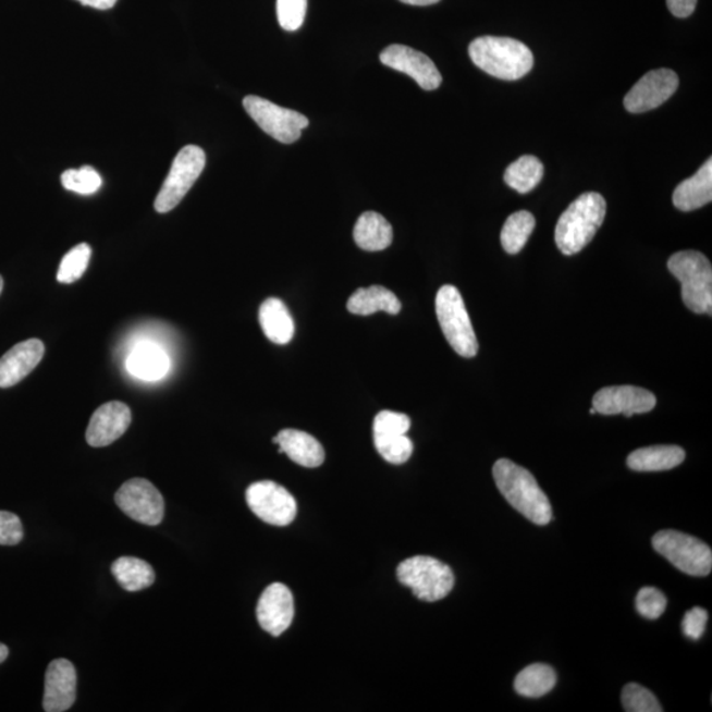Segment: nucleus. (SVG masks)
I'll list each match as a JSON object with an SVG mask.
<instances>
[{
	"label": "nucleus",
	"instance_id": "obj_12",
	"mask_svg": "<svg viewBox=\"0 0 712 712\" xmlns=\"http://www.w3.org/2000/svg\"><path fill=\"white\" fill-rule=\"evenodd\" d=\"M679 79L671 69H655L639 79L624 98V106L633 114L660 108L678 89Z\"/></svg>",
	"mask_w": 712,
	"mask_h": 712
},
{
	"label": "nucleus",
	"instance_id": "obj_31",
	"mask_svg": "<svg viewBox=\"0 0 712 712\" xmlns=\"http://www.w3.org/2000/svg\"><path fill=\"white\" fill-rule=\"evenodd\" d=\"M91 258V247L86 243L74 247L61 260L58 271V280L62 284H72L74 281L83 278V274L89 267Z\"/></svg>",
	"mask_w": 712,
	"mask_h": 712
},
{
	"label": "nucleus",
	"instance_id": "obj_1",
	"mask_svg": "<svg viewBox=\"0 0 712 712\" xmlns=\"http://www.w3.org/2000/svg\"><path fill=\"white\" fill-rule=\"evenodd\" d=\"M492 474L505 501L524 517L541 527L552 521L551 502L526 468L510 459H499Z\"/></svg>",
	"mask_w": 712,
	"mask_h": 712
},
{
	"label": "nucleus",
	"instance_id": "obj_15",
	"mask_svg": "<svg viewBox=\"0 0 712 712\" xmlns=\"http://www.w3.org/2000/svg\"><path fill=\"white\" fill-rule=\"evenodd\" d=\"M256 616L266 633L274 637L283 635L295 617V602L289 587L283 584L268 586L259 599Z\"/></svg>",
	"mask_w": 712,
	"mask_h": 712
},
{
	"label": "nucleus",
	"instance_id": "obj_38",
	"mask_svg": "<svg viewBox=\"0 0 712 712\" xmlns=\"http://www.w3.org/2000/svg\"><path fill=\"white\" fill-rule=\"evenodd\" d=\"M698 0H666L667 9L676 17H689L696 11Z\"/></svg>",
	"mask_w": 712,
	"mask_h": 712
},
{
	"label": "nucleus",
	"instance_id": "obj_34",
	"mask_svg": "<svg viewBox=\"0 0 712 712\" xmlns=\"http://www.w3.org/2000/svg\"><path fill=\"white\" fill-rule=\"evenodd\" d=\"M308 0H278V21L280 27L293 33L303 26Z\"/></svg>",
	"mask_w": 712,
	"mask_h": 712
},
{
	"label": "nucleus",
	"instance_id": "obj_25",
	"mask_svg": "<svg viewBox=\"0 0 712 712\" xmlns=\"http://www.w3.org/2000/svg\"><path fill=\"white\" fill-rule=\"evenodd\" d=\"M347 309L349 314L356 316H371L377 311H385V314L395 316L402 310V303L395 293L384 286L372 285L355 291L348 298Z\"/></svg>",
	"mask_w": 712,
	"mask_h": 712
},
{
	"label": "nucleus",
	"instance_id": "obj_33",
	"mask_svg": "<svg viewBox=\"0 0 712 712\" xmlns=\"http://www.w3.org/2000/svg\"><path fill=\"white\" fill-rule=\"evenodd\" d=\"M622 703L627 712H661L662 708L652 691L637 684L624 686Z\"/></svg>",
	"mask_w": 712,
	"mask_h": 712
},
{
	"label": "nucleus",
	"instance_id": "obj_29",
	"mask_svg": "<svg viewBox=\"0 0 712 712\" xmlns=\"http://www.w3.org/2000/svg\"><path fill=\"white\" fill-rule=\"evenodd\" d=\"M543 176L542 162L535 156L526 155L512 162L504 174V181L512 189L527 195L532 192Z\"/></svg>",
	"mask_w": 712,
	"mask_h": 712
},
{
	"label": "nucleus",
	"instance_id": "obj_9",
	"mask_svg": "<svg viewBox=\"0 0 712 712\" xmlns=\"http://www.w3.org/2000/svg\"><path fill=\"white\" fill-rule=\"evenodd\" d=\"M247 114L266 134L284 145H292L309 126V119L295 110L281 108L265 98L248 96L243 99Z\"/></svg>",
	"mask_w": 712,
	"mask_h": 712
},
{
	"label": "nucleus",
	"instance_id": "obj_5",
	"mask_svg": "<svg viewBox=\"0 0 712 712\" xmlns=\"http://www.w3.org/2000/svg\"><path fill=\"white\" fill-rule=\"evenodd\" d=\"M435 314L449 345L465 358H474L479 345L467 314L464 298L453 285H443L437 293Z\"/></svg>",
	"mask_w": 712,
	"mask_h": 712
},
{
	"label": "nucleus",
	"instance_id": "obj_37",
	"mask_svg": "<svg viewBox=\"0 0 712 712\" xmlns=\"http://www.w3.org/2000/svg\"><path fill=\"white\" fill-rule=\"evenodd\" d=\"M708 611L701 607H695L690 611H687L683 622L685 636L695 641L701 639L704 634L705 626H708Z\"/></svg>",
	"mask_w": 712,
	"mask_h": 712
},
{
	"label": "nucleus",
	"instance_id": "obj_13",
	"mask_svg": "<svg viewBox=\"0 0 712 712\" xmlns=\"http://www.w3.org/2000/svg\"><path fill=\"white\" fill-rule=\"evenodd\" d=\"M655 404L658 398L651 391L634 385L605 386L592 398V408L604 416L648 414Z\"/></svg>",
	"mask_w": 712,
	"mask_h": 712
},
{
	"label": "nucleus",
	"instance_id": "obj_40",
	"mask_svg": "<svg viewBox=\"0 0 712 712\" xmlns=\"http://www.w3.org/2000/svg\"><path fill=\"white\" fill-rule=\"evenodd\" d=\"M400 2L409 5H430L441 2V0H400Z\"/></svg>",
	"mask_w": 712,
	"mask_h": 712
},
{
	"label": "nucleus",
	"instance_id": "obj_11",
	"mask_svg": "<svg viewBox=\"0 0 712 712\" xmlns=\"http://www.w3.org/2000/svg\"><path fill=\"white\" fill-rule=\"evenodd\" d=\"M115 503L133 520L148 527L159 526L164 518V498L146 479L135 478L124 483L115 493Z\"/></svg>",
	"mask_w": 712,
	"mask_h": 712
},
{
	"label": "nucleus",
	"instance_id": "obj_23",
	"mask_svg": "<svg viewBox=\"0 0 712 712\" xmlns=\"http://www.w3.org/2000/svg\"><path fill=\"white\" fill-rule=\"evenodd\" d=\"M259 321L267 339L277 345H286L295 335V322L286 305L279 298H268L261 304Z\"/></svg>",
	"mask_w": 712,
	"mask_h": 712
},
{
	"label": "nucleus",
	"instance_id": "obj_35",
	"mask_svg": "<svg viewBox=\"0 0 712 712\" xmlns=\"http://www.w3.org/2000/svg\"><path fill=\"white\" fill-rule=\"evenodd\" d=\"M666 598L660 590L654 587H645L636 597V609L646 619L655 621L664 614L666 610Z\"/></svg>",
	"mask_w": 712,
	"mask_h": 712
},
{
	"label": "nucleus",
	"instance_id": "obj_21",
	"mask_svg": "<svg viewBox=\"0 0 712 712\" xmlns=\"http://www.w3.org/2000/svg\"><path fill=\"white\" fill-rule=\"evenodd\" d=\"M712 199V160L704 162L695 176L680 183L673 193V204L680 211L703 208Z\"/></svg>",
	"mask_w": 712,
	"mask_h": 712
},
{
	"label": "nucleus",
	"instance_id": "obj_4",
	"mask_svg": "<svg viewBox=\"0 0 712 712\" xmlns=\"http://www.w3.org/2000/svg\"><path fill=\"white\" fill-rule=\"evenodd\" d=\"M667 268L683 285V299L687 308L697 315H711L712 268L710 260L698 251L674 254Z\"/></svg>",
	"mask_w": 712,
	"mask_h": 712
},
{
	"label": "nucleus",
	"instance_id": "obj_24",
	"mask_svg": "<svg viewBox=\"0 0 712 712\" xmlns=\"http://www.w3.org/2000/svg\"><path fill=\"white\" fill-rule=\"evenodd\" d=\"M354 241L365 251H383L392 245L391 223L379 212L367 211L355 224Z\"/></svg>",
	"mask_w": 712,
	"mask_h": 712
},
{
	"label": "nucleus",
	"instance_id": "obj_42",
	"mask_svg": "<svg viewBox=\"0 0 712 712\" xmlns=\"http://www.w3.org/2000/svg\"><path fill=\"white\" fill-rule=\"evenodd\" d=\"M3 284H4L3 283V278L0 277V293H2V291H3Z\"/></svg>",
	"mask_w": 712,
	"mask_h": 712
},
{
	"label": "nucleus",
	"instance_id": "obj_22",
	"mask_svg": "<svg viewBox=\"0 0 712 712\" xmlns=\"http://www.w3.org/2000/svg\"><path fill=\"white\" fill-rule=\"evenodd\" d=\"M170 358L164 349L154 343L143 342L131 352L126 366L133 377L147 382H155L170 371Z\"/></svg>",
	"mask_w": 712,
	"mask_h": 712
},
{
	"label": "nucleus",
	"instance_id": "obj_28",
	"mask_svg": "<svg viewBox=\"0 0 712 712\" xmlns=\"http://www.w3.org/2000/svg\"><path fill=\"white\" fill-rule=\"evenodd\" d=\"M555 683H557V676L551 666L533 664L517 674L514 686L517 695L540 698L552 691Z\"/></svg>",
	"mask_w": 712,
	"mask_h": 712
},
{
	"label": "nucleus",
	"instance_id": "obj_27",
	"mask_svg": "<svg viewBox=\"0 0 712 712\" xmlns=\"http://www.w3.org/2000/svg\"><path fill=\"white\" fill-rule=\"evenodd\" d=\"M111 573L116 582L130 592L148 589L155 584L154 567L139 558H118L111 566Z\"/></svg>",
	"mask_w": 712,
	"mask_h": 712
},
{
	"label": "nucleus",
	"instance_id": "obj_18",
	"mask_svg": "<svg viewBox=\"0 0 712 712\" xmlns=\"http://www.w3.org/2000/svg\"><path fill=\"white\" fill-rule=\"evenodd\" d=\"M46 347L40 340L17 343L0 358V389L22 382L40 364Z\"/></svg>",
	"mask_w": 712,
	"mask_h": 712
},
{
	"label": "nucleus",
	"instance_id": "obj_41",
	"mask_svg": "<svg viewBox=\"0 0 712 712\" xmlns=\"http://www.w3.org/2000/svg\"><path fill=\"white\" fill-rule=\"evenodd\" d=\"M9 653H10L9 648L2 645V642H0V664H2V662L8 660Z\"/></svg>",
	"mask_w": 712,
	"mask_h": 712
},
{
	"label": "nucleus",
	"instance_id": "obj_43",
	"mask_svg": "<svg viewBox=\"0 0 712 712\" xmlns=\"http://www.w3.org/2000/svg\"><path fill=\"white\" fill-rule=\"evenodd\" d=\"M590 414H591V415H596V414H597V410L592 408V409L590 410Z\"/></svg>",
	"mask_w": 712,
	"mask_h": 712
},
{
	"label": "nucleus",
	"instance_id": "obj_17",
	"mask_svg": "<svg viewBox=\"0 0 712 712\" xmlns=\"http://www.w3.org/2000/svg\"><path fill=\"white\" fill-rule=\"evenodd\" d=\"M131 421L133 415L126 404L106 403L94 412L86 430V441L93 447L109 446L126 433Z\"/></svg>",
	"mask_w": 712,
	"mask_h": 712
},
{
	"label": "nucleus",
	"instance_id": "obj_2",
	"mask_svg": "<svg viewBox=\"0 0 712 712\" xmlns=\"http://www.w3.org/2000/svg\"><path fill=\"white\" fill-rule=\"evenodd\" d=\"M468 54L475 65L499 79H520L535 64L533 53L526 44L511 37H478L468 47Z\"/></svg>",
	"mask_w": 712,
	"mask_h": 712
},
{
	"label": "nucleus",
	"instance_id": "obj_7",
	"mask_svg": "<svg viewBox=\"0 0 712 712\" xmlns=\"http://www.w3.org/2000/svg\"><path fill=\"white\" fill-rule=\"evenodd\" d=\"M652 545L662 557L689 576L705 577L711 573V549L696 537L677 530H661L653 536Z\"/></svg>",
	"mask_w": 712,
	"mask_h": 712
},
{
	"label": "nucleus",
	"instance_id": "obj_3",
	"mask_svg": "<svg viewBox=\"0 0 712 712\" xmlns=\"http://www.w3.org/2000/svg\"><path fill=\"white\" fill-rule=\"evenodd\" d=\"M607 204L599 193H585L570 204L555 228V243L564 255H576L601 229Z\"/></svg>",
	"mask_w": 712,
	"mask_h": 712
},
{
	"label": "nucleus",
	"instance_id": "obj_10",
	"mask_svg": "<svg viewBox=\"0 0 712 712\" xmlns=\"http://www.w3.org/2000/svg\"><path fill=\"white\" fill-rule=\"evenodd\" d=\"M246 501L249 510L267 524L274 527H286L295 521L297 503L295 498L283 486L263 480L248 487Z\"/></svg>",
	"mask_w": 712,
	"mask_h": 712
},
{
	"label": "nucleus",
	"instance_id": "obj_6",
	"mask_svg": "<svg viewBox=\"0 0 712 712\" xmlns=\"http://www.w3.org/2000/svg\"><path fill=\"white\" fill-rule=\"evenodd\" d=\"M397 578L423 602L441 601L452 592L455 584L452 568L425 555L403 561L397 567Z\"/></svg>",
	"mask_w": 712,
	"mask_h": 712
},
{
	"label": "nucleus",
	"instance_id": "obj_30",
	"mask_svg": "<svg viewBox=\"0 0 712 712\" xmlns=\"http://www.w3.org/2000/svg\"><path fill=\"white\" fill-rule=\"evenodd\" d=\"M536 220L532 212L521 210L512 214L505 221L501 241L505 253L515 255L526 247L530 234L533 233Z\"/></svg>",
	"mask_w": 712,
	"mask_h": 712
},
{
	"label": "nucleus",
	"instance_id": "obj_36",
	"mask_svg": "<svg viewBox=\"0 0 712 712\" xmlns=\"http://www.w3.org/2000/svg\"><path fill=\"white\" fill-rule=\"evenodd\" d=\"M21 518L8 511H0V545H17L23 540Z\"/></svg>",
	"mask_w": 712,
	"mask_h": 712
},
{
	"label": "nucleus",
	"instance_id": "obj_32",
	"mask_svg": "<svg viewBox=\"0 0 712 712\" xmlns=\"http://www.w3.org/2000/svg\"><path fill=\"white\" fill-rule=\"evenodd\" d=\"M61 183L66 191L90 196L101 189L102 177L94 168L83 167L79 170H69L62 173Z\"/></svg>",
	"mask_w": 712,
	"mask_h": 712
},
{
	"label": "nucleus",
	"instance_id": "obj_19",
	"mask_svg": "<svg viewBox=\"0 0 712 712\" xmlns=\"http://www.w3.org/2000/svg\"><path fill=\"white\" fill-rule=\"evenodd\" d=\"M408 428L391 418L373 420V442L378 453L392 465H403L414 454Z\"/></svg>",
	"mask_w": 712,
	"mask_h": 712
},
{
	"label": "nucleus",
	"instance_id": "obj_8",
	"mask_svg": "<svg viewBox=\"0 0 712 712\" xmlns=\"http://www.w3.org/2000/svg\"><path fill=\"white\" fill-rule=\"evenodd\" d=\"M206 165V155L202 148L186 146L173 160L170 173L162 184L155 209L161 214L170 212L183 201L187 192L192 189Z\"/></svg>",
	"mask_w": 712,
	"mask_h": 712
},
{
	"label": "nucleus",
	"instance_id": "obj_39",
	"mask_svg": "<svg viewBox=\"0 0 712 712\" xmlns=\"http://www.w3.org/2000/svg\"><path fill=\"white\" fill-rule=\"evenodd\" d=\"M77 2L96 10H110L114 8L118 0H77Z\"/></svg>",
	"mask_w": 712,
	"mask_h": 712
},
{
	"label": "nucleus",
	"instance_id": "obj_16",
	"mask_svg": "<svg viewBox=\"0 0 712 712\" xmlns=\"http://www.w3.org/2000/svg\"><path fill=\"white\" fill-rule=\"evenodd\" d=\"M77 697V672L71 661L54 660L46 673L42 708L47 712H64Z\"/></svg>",
	"mask_w": 712,
	"mask_h": 712
},
{
	"label": "nucleus",
	"instance_id": "obj_20",
	"mask_svg": "<svg viewBox=\"0 0 712 712\" xmlns=\"http://www.w3.org/2000/svg\"><path fill=\"white\" fill-rule=\"evenodd\" d=\"M273 442L280 447V453H285L304 467H320L324 461V450L314 435L296 429H285L274 437Z\"/></svg>",
	"mask_w": 712,
	"mask_h": 712
},
{
	"label": "nucleus",
	"instance_id": "obj_26",
	"mask_svg": "<svg viewBox=\"0 0 712 712\" xmlns=\"http://www.w3.org/2000/svg\"><path fill=\"white\" fill-rule=\"evenodd\" d=\"M685 457V450L679 446L642 447L628 455L627 465L634 471H665L683 464Z\"/></svg>",
	"mask_w": 712,
	"mask_h": 712
},
{
	"label": "nucleus",
	"instance_id": "obj_14",
	"mask_svg": "<svg viewBox=\"0 0 712 712\" xmlns=\"http://www.w3.org/2000/svg\"><path fill=\"white\" fill-rule=\"evenodd\" d=\"M380 61L393 71L408 74L423 90L439 89L442 84L441 73L434 62L414 48L393 44L380 53Z\"/></svg>",
	"mask_w": 712,
	"mask_h": 712
}]
</instances>
